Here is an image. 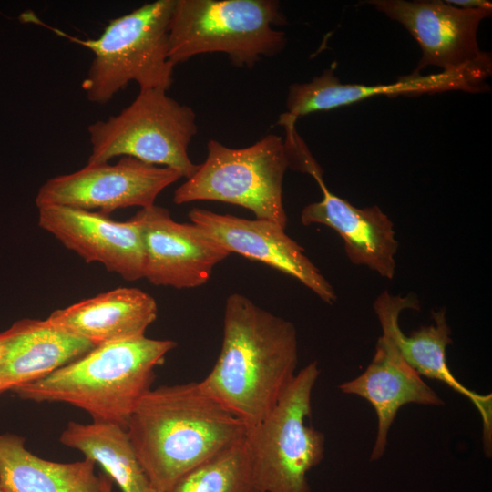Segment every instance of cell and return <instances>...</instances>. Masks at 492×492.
Instances as JSON below:
<instances>
[{"label":"cell","instance_id":"obj_1","mask_svg":"<svg viewBox=\"0 0 492 492\" xmlns=\"http://www.w3.org/2000/svg\"><path fill=\"white\" fill-rule=\"evenodd\" d=\"M297 364L293 323L232 293L225 302L220 355L199 384L248 427L276 405L296 374Z\"/></svg>","mask_w":492,"mask_h":492},{"label":"cell","instance_id":"obj_2","mask_svg":"<svg viewBox=\"0 0 492 492\" xmlns=\"http://www.w3.org/2000/svg\"><path fill=\"white\" fill-rule=\"evenodd\" d=\"M246 425L197 382L150 389L130 415L127 431L156 492H169L192 469L241 438Z\"/></svg>","mask_w":492,"mask_h":492},{"label":"cell","instance_id":"obj_3","mask_svg":"<svg viewBox=\"0 0 492 492\" xmlns=\"http://www.w3.org/2000/svg\"><path fill=\"white\" fill-rule=\"evenodd\" d=\"M171 340L145 335L96 346L49 375L12 391L35 402H63L95 422L127 429L131 413L151 388L155 369L176 347Z\"/></svg>","mask_w":492,"mask_h":492},{"label":"cell","instance_id":"obj_4","mask_svg":"<svg viewBox=\"0 0 492 492\" xmlns=\"http://www.w3.org/2000/svg\"><path fill=\"white\" fill-rule=\"evenodd\" d=\"M286 24L275 0H175L169 59L175 67L198 55L224 53L236 67L252 68L281 53Z\"/></svg>","mask_w":492,"mask_h":492},{"label":"cell","instance_id":"obj_5","mask_svg":"<svg viewBox=\"0 0 492 492\" xmlns=\"http://www.w3.org/2000/svg\"><path fill=\"white\" fill-rule=\"evenodd\" d=\"M174 5L175 0L147 3L111 19L95 39L61 34L94 54L82 82L88 101L105 104L133 81L139 90L170 87L174 66L169 59V28Z\"/></svg>","mask_w":492,"mask_h":492},{"label":"cell","instance_id":"obj_6","mask_svg":"<svg viewBox=\"0 0 492 492\" xmlns=\"http://www.w3.org/2000/svg\"><path fill=\"white\" fill-rule=\"evenodd\" d=\"M317 362L296 373L272 409L246 428L253 476L262 492H311L308 472L324 454V435L307 424Z\"/></svg>","mask_w":492,"mask_h":492},{"label":"cell","instance_id":"obj_7","mask_svg":"<svg viewBox=\"0 0 492 492\" xmlns=\"http://www.w3.org/2000/svg\"><path fill=\"white\" fill-rule=\"evenodd\" d=\"M289 167L284 140L278 135H266L239 149L210 139L205 160L175 190L173 202L180 205L210 200L234 204L251 210L255 219L285 229L282 184Z\"/></svg>","mask_w":492,"mask_h":492},{"label":"cell","instance_id":"obj_8","mask_svg":"<svg viewBox=\"0 0 492 492\" xmlns=\"http://www.w3.org/2000/svg\"><path fill=\"white\" fill-rule=\"evenodd\" d=\"M198 126L193 109L160 88L140 89L118 114L87 128L91 144L89 163L131 157L167 167L190 178L198 169L189 156V145Z\"/></svg>","mask_w":492,"mask_h":492},{"label":"cell","instance_id":"obj_9","mask_svg":"<svg viewBox=\"0 0 492 492\" xmlns=\"http://www.w3.org/2000/svg\"><path fill=\"white\" fill-rule=\"evenodd\" d=\"M366 4L402 25L421 49L414 73L431 66L447 73L491 76V55L480 49L477 29L492 9L461 8L446 0H369Z\"/></svg>","mask_w":492,"mask_h":492},{"label":"cell","instance_id":"obj_10","mask_svg":"<svg viewBox=\"0 0 492 492\" xmlns=\"http://www.w3.org/2000/svg\"><path fill=\"white\" fill-rule=\"evenodd\" d=\"M182 176L177 170L121 157L116 164L89 163L47 179L36 197L37 208L65 206L108 213L128 207L148 208Z\"/></svg>","mask_w":492,"mask_h":492},{"label":"cell","instance_id":"obj_11","mask_svg":"<svg viewBox=\"0 0 492 492\" xmlns=\"http://www.w3.org/2000/svg\"><path fill=\"white\" fill-rule=\"evenodd\" d=\"M130 219L141 233L143 278L154 285L179 290L201 286L231 254L197 225L174 220L166 208L154 204Z\"/></svg>","mask_w":492,"mask_h":492},{"label":"cell","instance_id":"obj_12","mask_svg":"<svg viewBox=\"0 0 492 492\" xmlns=\"http://www.w3.org/2000/svg\"><path fill=\"white\" fill-rule=\"evenodd\" d=\"M189 218L230 253L263 262L294 277L328 304L336 301L333 287L282 226L200 208L192 209Z\"/></svg>","mask_w":492,"mask_h":492},{"label":"cell","instance_id":"obj_13","mask_svg":"<svg viewBox=\"0 0 492 492\" xmlns=\"http://www.w3.org/2000/svg\"><path fill=\"white\" fill-rule=\"evenodd\" d=\"M418 310L419 302L414 295L380 293L374 310L383 332L392 338L405 360L421 375L446 384L467 398L478 411L482 420L484 452H492V395H481L461 384L453 374L446 361V347L453 343L451 329L445 309L432 312L433 323L421 326L409 335L403 333L399 317L404 310Z\"/></svg>","mask_w":492,"mask_h":492},{"label":"cell","instance_id":"obj_14","mask_svg":"<svg viewBox=\"0 0 492 492\" xmlns=\"http://www.w3.org/2000/svg\"><path fill=\"white\" fill-rule=\"evenodd\" d=\"M38 224L86 262H99L127 281L143 278L144 251L138 225L106 214L65 206L38 208Z\"/></svg>","mask_w":492,"mask_h":492},{"label":"cell","instance_id":"obj_15","mask_svg":"<svg viewBox=\"0 0 492 492\" xmlns=\"http://www.w3.org/2000/svg\"><path fill=\"white\" fill-rule=\"evenodd\" d=\"M484 77L476 72L440 71L422 76L412 72L392 84H344L333 68L325 69L309 82L293 83L289 87L286 108L277 124L294 125L298 118L317 111L331 110L375 96H418L446 91L483 92Z\"/></svg>","mask_w":492,"mask_h":492},{"label":"cell","instance_id":"obj_16","mask_svg":"<svg viewBox=\"0 0 492 492\" xmlns=\"http://www.w3.org/2000/svg\"><path fill=\"white\" fill-rule=\"evenodd\" d=\"M339 389L343 394L365 399L375 411L377 433L372 461L384 456L389 430L400 408L407 404L444 405L441 397L405 360L389 334L383 331L369 365L357 377L340 384Z\"/></svg>","mask_w":492,"mask_h":492},{"label":"cell","instance_id":"obj_17","mask_svg":"<svg viewBox=\"0 0 492 492\" xmlns=\"http://www.w3.org/2000/svg\"><path fill=\"white\" fill-rule=\"evenodd\" d=\"M323 198L306 205L301 213L303 225L322 224L342 238L345 253L355 265L365 266L383 278L395 275L398 241L394 223L376 205L358 208L318 183Z\"/></svg>","mask_w":492,"mask_h":492},{"label":"cell","instance_id":"obj_18","mask_svg":"<svg viewBox=\"0 0 492 492\" xmlns=\"http://www.w3.org/2000/svg\"><path fill=\"white\" fill-rule=\"evenodd\" d=\"M0 394L38 381L96 345L46 319H22L0 333Z\"/></svg>","mask_w":492,"mask_h":492},{"label":"cell","instance_id":"obj_19","mask_svg":"<svg viewBox=\"0 0 492 492\" xmlns=\"http://www.w3.org/2000/svg\"><path fill=\"white\" fill-rule=\"evenodd\" d=\"M157 315L151 295L138 288L119 287L56 310L46 320L98 346L144 336Z\"/></svg>","mask_w":492,"mask_h":492},{"label":"cell","instance_id":"obj_20","mask_svg":"<svg viewBox=\"0 0 492 492\" xmlns=\"http://www.w3.org/2000/svg\"><path fill=\"white\" fill-rule=\"evenodd\" d=\"M96 463L43 459L25 447V438L0 434V487L5 492H99Z\"/></svg>","mask_w":492,"mask_h":492},{"label":"cell","instance_id":"obj_21","mask_svg":"<svg viewBox=\"0 0 492 492\" xmlns=\"http://www.w3.org/2000/svg\"><path fill=\"white\" fill-rule=\"evenodd\" d=\"M59 441L98 463L122 492H149L150 489L127 429L110 423L71 421Z\"/></svg>","mask_w":492,"mask_h":492},{"label":"cell","instance_id":"obj_22","mask_svg":"<svg viewBox=\"0 0 492 492\" xmlns=\"http://www.w3.org/2000/svg\"><path fill=\"white\" fill-rule=\"evenodd\" d=\"M169 492H262L253 476L245 435L192 469Z\"/></svg>","mask_w":492,"mask_h":492},{"label":"cell","instance_id":"obj_23","mask_svg":"<svg viewBox=\"0 0 492 492\" xmlns=\"http://www.w3.org/2000/svg\"><path fill=\"white\" fill-rule=\"evenodd\" d=\"M284 128L286 130L284 144L289 158V168L310 174L317 183L323 181L321 167L297 134L294 126H286Z\"/></svg>","mask_w":492,"mask_h":492},{"label":"cell","instance_id":"obj_24","mask_svg":"<svg viewBox=\"0 0 492 492\" xmlns=\"http://www.w3.org/2000/svg\"><path fill=\"white\" fill-rule=\"evenodd\" d=\"M452 5L461 8L492 9V3L487 0H446Z\"/></svg>","mask_w":492,"mask_h":492},{"label":"cell","instance_id":"obj_25","mask_svg":"<svg viewBox=\"0 0 492 492\" xmlns=\"http://www.w3.org/2000/svg\"><path fill=\"white\" fill-rule=\"evenodd\" d=\"M100 478V491L99 492H112L113 480L106 473L98 474Z\"/></svg>","mask_w":492,"mask_h":492},{"label":"cell","instance_id":"obj_26","mask_svg":"<svg viewBox=\"0 0 492 492\" xmlns=\"http://www.w3.org/2000/svg\"><path fill=\"white\" fill-rule=\"evenodd\" d=\"M1 354H2V348H1V344H0V359H1Z\"/></svg>","mask_w":492,"mask_h":492},{"label":"cell","instance_id":"obj_27","mask_svg":"<svg viewBox=\"0 0 492 492\" xmlns=\"http://www.w3.org/2000/svg\"><path fill=\"white\" fill-rule=\"evenodd\" d=\"M149 492H156V491H154L153 489L150 488V489L149 490Z\"/></svg>","mask_w":492,"mask_h":492},{"label":"cell","instance_id":"obj_28","mask_svg":"<svg viewBox=\"0 0 492 492\" xmlns=\"http://www.w3.org/2000/svg\"><path fill=\"white\" fill-rule=\"evenodd\" d=\"M0 492H5V490H3V489L1 488V487H0Z\"/></svg>","mask_w":492,"mask_h":492}]
</instances>
